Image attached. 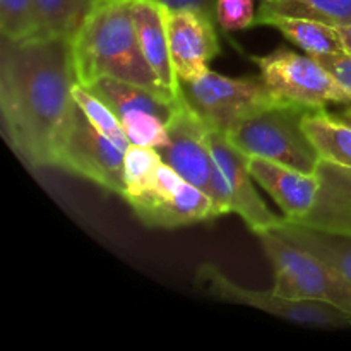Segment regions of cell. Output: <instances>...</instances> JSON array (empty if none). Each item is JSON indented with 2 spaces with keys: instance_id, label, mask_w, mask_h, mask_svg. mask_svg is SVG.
<instances>
[{
  "instance_id": "cell-29",
  "label": "cell",
  "mask_w": 351,
  "mask_h": 351,
  "mask_svg": "<svg viewBox=\"0 0 351 351\" xmlns=\"http://www.w3.org/2000/svg\"><path fill=\"white\" fill-rule=\"evenodd\" d=\"M264 2H278V0H264Z\"/></svg>"
},
{
  "instance_id": "cell-14",
  "label": "cell",
  "mask_w": 351,
  "mask_h": 351,
  "mask_svg": "<svg viewBox=\"0 0 351 351\" xmlns=\"http://www.w3.org/2000/svg\"><path fill=\"white\" fill-rule=\"evenodd\" d=\"M247 167L256 184L276 202L283 218L300 221L314 208L321 187L317 173H304L264 158H247Z\"/></svg>"
},
{
  "instance_id": "cell-8",
  "label": "cell",
  "mask_w": 351,
  "mask_h": 351,
  "mask_svg": "<svg viewBox=\"0 0 351 351\" xmlns=\"http://www.w3.org/2000/svg\"><path fill=\"white\" fill-rule=\"evenodd\" d=\"M195 287L209 298L225 304L245 305L261 312L311 328H351V314L335 305L312 300H293L273 290H252L230 280L215 264H201L195 271Z\"/></svg>"
},
{
  "instance_id": "cell-11",
  "label": "cell",
  "mask_w": 351,
  "mask_h": 351,
  "mask_svg": "<svg viewBox=\"0 0 351 351\" xmlns=\"http://www.w3.org/2000/svg\"><path fill=\"white\" fill-rule=\"evenodd\" d=\"M209 127L180 95L177 112L168 125V139L158 147L161 160L180 177L213 197L216 161L209 146ZM213 201V199H211Z\"/></svg>"
},
{
  "instance_id": "cell-13",
  "label": "cell",
  "mask_w": 351,
  "mask_h": 351,
  "mask_svg": "<svg viewBox=\"0 0 351 351\" xmlns=\"http://www.w3.org/2000/svg\"><path fill=\"white\" fill-rule=\"evenodd\" d=\"M209 146L216 165L223 171L228 185L232 213L239 215L254 233L276 228L281 218H278L266 206L254 185V177L247 167V156H243L228 141L225 134L209 130Z\"/></svg>"
},
{
  "instance_id": "cell-19",
  "label": "cell",
  "mask_w": 351,
  "mask_h": 351,
  "mask_svg": "<svg viewBox=\"0 0 351 351\" xmlns=\"http://www.w3.org/2000/svg\"><path fill=\"white\" fill-rule=\"evenodd\" d=\"M273 17H305L335 27L346 26L351 24V0H263L254 26H264Z\"/></svg>"
},
{
  "instance_id": "cell-5",
  "label": "cell",
  "mask_w": 351,
  "mask_h": 351,
  "mask_svg": "<svg viewBox=\"0 0 351 351\" xmlns=\"http://www.w3.org/2000/svg\"><path fill=\"white\" fill-rule=\"evenodd\" d=\"M180 91L206 125L221 134H228L263 110L287 101L274 95L263 77H228L211 69L197 79L182 81Z\"/></svg>"
},
{
  "instance_id": "cell-22",
  "label": "cell",
  "mask_w": 351,
  "mask_h": 351,
  "mask_svg": "<svg viewBox=\"0 0 351 351\" xmlns=\"http://www.w3.org/2000/svg\"><path fill=\"white\" fill-rule=\"evenodd\" d=\"M72 98H74V101L81 106V110L86 113L89 122H91L103 136L108 137L112 143H115L117 146L122 147L123 151L129 149V146L132 143H130V139L127 137L123 127L120 125L115 113L106 106V103L103 101L101 98H98L91 89L79 84V82L72 88Z\"/></svg>"
},
{
  "instance_id": "cell-7",
  "label": "cell",
  "mask_w": 351,
  "mask_h": 351,
  "mask_svg": "<svg viewBox=\"0 0 351 351\" xmlns=\"http://www.w3.org/2000/svg\"><path fill=\"white\" fill-rule=\"evenodd\" d=\"M143 225L149 228L175 230L218 218L211 197L192 185L167 163H161L153 177L123 195Z\"/></svg>"
},
{
  "instance_id": "cell-12",
  "label": "cell",
  "mask_w": 351,
  "mask_h": 351,
  "mask_svg": "<svg viewBox=\"0 0 351 351\" xmlns=\"http://www.w3.org/2000/svg\"><path fill=\"white\" fill-rule=\"evenodd\" d=\"M218 24L206 14L192 9H168L167 29L171 64L178 81H192L209 71L219 55Z\"/></svg>"
},
{
  "instance_id": "cell-3",
  "label": "cell",
  "mask_w": 351,
  "mask_h": 351,
  "mask_svg": "<svg viewBox=\"0 0 351 351\" xmlns=\"http://www.w3.org/2000/svg\"><path fill=\"white\" fill-rule=\"evenodd\" d=\"M307 106L283 101L233 127L230 143L247 158H264L304 173H315L321 156L304 130Z\"/></svg>"
},
{
  "instance_id": "cell-21",
  "label": "cell",
  "mask_w": 351,
  "mask_h": 351,
  "mask_svg": "<svg viewBox=\"0 0 351 351\" xmlns=\"http://www.w3.org/2000/svg\"><path fill=\"white\" fill-rule=\"evenodd\" d=\"M91 3L93 0H34L36 36L72 40Z\"/></svg>"
},
{
  "instance_id": "cell-25",
  "label": "cell",
  "mask_w": 351,
  "mask_h": 351,
  "mask_svg": "<svg viewBox=\"0 0 351 351\" xmlns=\"http://www.w3.org/2000/svg\"><path fill=\"white\" fill-rule=\"evenodd\" d=\"M317 58L329 72L336 77V81L351 95V55L346 51L331 55H319Z\"/></svg>"
},
{
  "instance_id": "cell-17",
  "label": "cell",
  "mask_w": 351,
  "mask_h": 351,
  "mask_svg": "<svg viewBox=\"0 0 351 351\" xmlns=\"http://www.w3.org/2000/svg\"><path fill=\"white\" fill-rule=\"evenodd\" d=\"M274 230L297 243L298 247L324 261L351 288V235L324 232L290 221L287 218H281Z\"/></svg>"
},
{
  "instance_id": "cell-2",
  "label": "cell",
  "mask_w": 351,
  "mask_h": 351,
  "mask_svg": "<svg viewBox=\"0 0 351 351\" xmlns=\"http://www.w3.org/2000/svg\"><path fill=\"white\" fill-rule=\"evenodd\" d=\"M71 47L79 84L91 86L98 79L112 77L173 99L144 57L129 0H93Z\"/></svg>"
},
{
  "instance_id": "cell-20",
  "label": "cell",
  "mask_w": 351,
  "mask_h": 351,
  "mask_svg": "<svg viewBox=\"0 0 351 351\" xmlns=\"http://www.w3.org/2000/svg\"><path fill=\"white\" fill-rule=\"evenodd\" d=\"M264 26L276 27L288 41L312 57L345 51L338 29L319 21L305 17H273Z\"/></svg>"
},
{
  "instance_id": "cell-18",
  "label": "cell",
  "mask_w": 351,
  "mask_h": 351,
  "mask_svg": "<svg viewBox=\"0 0 351 351\" xmlns=\"http://www.w3.org/2000/svg\"><path fill=\"white\" fill-rule=\"evenodd\" d=\"M304 130L317 149L321 160L351 167V113H331L328 108H312L304 119Z\"/></svg>"
},
{
  "instance_id": "cell-24",
  "label": "cell",
  "mask_w": 351,
  "mask_h": 351,
  "mask_svg": "<svg viewBox=\"0 0 351 351\" xmlns=\"http://www.w3.org/2000/svg\"><path fill=\"white\" fill-rule=\"evenodd\" d=\"M254 0H216V24L223 31H240L256 23Z\"/></svg>"
},
{
  "instance_id": "cell-15",
  "label": "cell",
  "mask_w": 351,
  "mask_h": 351,
  "mask_svg": "<svg viewBox=\"0 0 351 351\" xmlns=\"http://www.w3.org/2000/svg\"><path fill=\"white\" fill-rule=\"evenodd\" d=\"M141 48L147 64L170 98L182 95L180 81L171 64L167 29V7L158 0H129Z\"/></svg>"
},
{
  "instance_id": "cell-26",
  "label": "cell",
  "mask_w": 351,
  "mask_h": 351,
  "mask_svg": "<svg viewBox=\"0 0 351 351\" xmlns=\"http://www.w3.org/2000/svg\"><path fill=\"white\" fill-rule=\"evenodd\" d=\"M168 9H192L206 14L216 23V0H158Z\"/></svg>"
},
{
  "instance_id": "cell-16",
  "label": "cell",
  "mask_w": 351,
  "mask_h": 351,
  "mask_svg": "<svg viewBox=\"0 0 351 351\" xmlns=\"http://www.w3.org/2000/svg\"><path fill=\"white\" fill-rule=\"evenodd\" d=\"M315 173L319 175L321 187L314 208L295 223L351 235V167L321 160Z\"/></svg>"
},
{
  "instance_id": "cell-23",
  "label": "cell",
  "mask_w": 351,
  "mask_h": 351,
  "mask_svg": "<svg viewBox=\"0 0 351 351\" xmlns=\"http://www.w3.org/2000/svg\"><path fill=\"white\" fill-rule=\"evenodd\" d=\"M0 34L12 41L36 36L34 0H0Z\"/></svg>"
},
{
  "instance_id": "cell-27",
  "label": "cell",
  "mask_w": 351,
  "mask_h": 351,
  "mask_svg": "<svg viewBox=\"0 0 351 351\" xmlns=\"http://www.w3.org/2000/svg\"><path fill=\"white\" fill-rule=\"evenodd\" d=\"M336 29H338L339 38H341L343 50H345L346 53L351 55V24H346V26H338Z\"/></svg>"
},
{
  "instance_id": "cell-4",
  "label": "cell",
  "mask_w": 351,
  "mask_h": 351,
  "mask_svg": "<svg viewBox=\"0 0 351 351\" xmlns=\"http://www.w3.org/2000/svg\"><path fill=\"white\" fill-rule=\"evenodd\" d=\"M257 239L273 266L274 293L293 300L322 302L351 314V288L324 261L274 228L257 233Z\"/></svg>"
},
{
  "instance_id": "cell-9",
  "label": "cell",
  "mask_w": 351,
  "mask_h": 351,
  "mask_svg": "<svg viewBox=\"0 0 351 351\" xmlns=\"http://www.w3.org/2000/svg\"><path fill=\"white\" fill-rule=\"evenodd\" d=\"M267 88L280 98L307 108L329 105L351 106V95L335 75L312 55L278 48L267 55L252 57Z\"/></svg>"
},
{
  "instance_id": "cell-6",
  "label": "cell",
  "mask_w": 351,
  "mask_h": 351,
  "mask_svg": "<svg viewBox=\"0 0 351 351\" xmlns=\"http://www.w3.org/2000/svg\"><path fill=\"white\" fill-rule=\"evenodd\" d=\"M53 167L123 194L125 151L103 136L75 101L57 139Z\"/></svg>"
},
{
  "instance_id": "cell-10",
  "label": "cell",
  "mask_w": 351,
  "mask_h": 351,
  "mask_svg": "<svg viewBox=\"0 0 351 351\" xmlns=\"http://www.w3.org/2000/svg\"><path fill=\"white\" fill-rule=\"evenodd\" d=\"M115 113L132 144L158 149L168 139V125L178 99H168L143 86L103 77L86 86Z\"/></svg>"
},
{
  "instance_id": "cell-1",
  "label": "cell",
  "mask_w": 351,
  "mask_h": 351,
  "mask_svg": "<svg viewBox=\"0 0 351 351\" xmlns=\"http://www.w3.org/2000/svg\"><path fill=\"white\" fill-rule=\"evenodd\" d=\"M77 75L69 38L34 36L0 45V110L10 147L31 167H53Z\"/></svg>"
},
{
  "instance_id": "cell-28",
  "label": "cell",
  "mask_w": 351,
  "mask_h": 351,
  "mask_svg": "<svg viewBox=\"0 0 351 351\" xmlns=\"http://www.w3.org/2000/svg\"><path fill=\"white\" fill-rule=\"evenodd\" d=\"M346 112L351 113V106H346Z\"/></svg>"
}]
</instances>
